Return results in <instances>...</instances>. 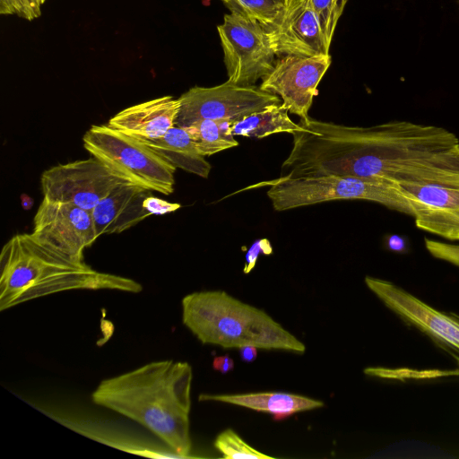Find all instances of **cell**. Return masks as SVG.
<instances>
[{
	"label": "cell",
	"mask_w": 459,
	"mask_h": 459,
	"mask_svg": "<svg viewBox=\"0 0 459 459\" xmlns=\"http://www.w3.org/2000/svg\"><path fill=\"white\" fill-rule=\"evenodd\" d=\"M281 165L288 178L340 175L395 185L459 186V138L448 129L405 120L351 126L299 119Z\"/></svg>",
	"instance_id": "1"
},
{
	"label": "cell",
	"mask_w": 459,
	"mask_h": 459,
	"mask_svg": "<svg viewBox=\"0 0 459 459\" xmlns=\"http://www.w3.org/2000/svg\"><path fill=\"white\" fill-rule=\"evenodd\" d=\"M192 379L187 362L153 361L102 380L91 399L153 432L178 457H188Z\"/></svg>",
	"instance_id": "2"
},
{
	"label": "cell",
	"mask_w": 459,
	"mask_h": 459,
	"mask_svg": "<svg viewBox=\"0 0 459 459\" xmlns=\"http://www.w3.org/2000/svg\"><path fill=\"white\" fill-rule=\"evenodd\" d=\"M0 271L1 311L66 290H143L139 282L99 272L83 260L39 242L31 233H18L7 240L0 253Z\"/></svg>",
	"instance_id": "3"
},
{
	"label": "cell",
	"mask_w": 459,
	"mask_h": 459,
	"mask_svg": "<svg viewBox=\"0 0 459 459\" xmlns=\"http://www.w3.org/2000/svg\"><path fill=\"white\" fill-rule=\"evenodd\" d=\"M182 321L204 344L253 345L303 354L305 344L264 310L223 290L190 293L182 299Z\"/></svg>",
	"instance_id": "4"
},
{
	"label": "cell",
	"mask_w": 459,
	"mask_h": 459,
	"mask_svg": "<svg viewBox=\"0 0 459 459\" xmlns=\"http://www.w3.org/2000/svg\"><path fill=\"white\" fill-rule=\"evenodd\" d=\"M266 195L277 212L337 200H365L412 216L411 207L398 186L352 176L321 175L281 178L267 183Z\"/></svg>",
	"instance_id": "5"
},
{
	"label": "cell",
	"mask_w": 459,
	"mask_h": 459,
	"mask_svg": "<svg viewBox=\"0 0 459 459\" xmlns=\"http://www.w3.org/2000/svg\"><path fill=\"white\" fill-rule=\"evenodd\" d=\"M83 147L128 181L169 195L174 191L175 171L144 142L107 125H92L82 137Z\"/></svg>",
	"instance_id": "6"
},
{
	"label": "cell",
	"mask_w": 459,
	"mask_h": 459,
	"mask_svg": "<svg viewBox=\"0 0 459 459\" xmlns=\"http://www.w3.org/2000/svg\"><path fill=\"white\" fill-rule=\"evenodd\" d=\"M217 30L228 81L243 86L255 85L273 70L276 56L257 20L230 13L224 15Z\"/></svg>",
	"instance_id": "7"
},
{
	"label": "cell",
	"mask_w": 459,
	"mask_h": 459,
	"mask_svg": "<svg viewBox=\"0 0 459 459\" xmlns=\"http://www.w3.org/2000/svg\"><path fill=\"white\" fill-rule=\"evenodd\" d=\"M125 182L130 181L93 156L53 166L40 177L43 198L89 212Z\"/></svg>",
	"instance_id": "8"
},
{
	"label": "cell",
	"mask_w": 459,
	"mask_h": 459,
	"mask_svg": "<svg viewBox=\"0 0 459 459\" xmlns=\"http://www.w3.org/2000/svg\"><path fill=\"white\" fill-rule=\"evenodd\" d=\"M180 110L176 126H188L200 119L237 121L272 104H281V98L259 86H243L230 81L212 86H195L179 98Z\"/></svg>",
	"instance_id": "9"
},
{
	"label": "cell",
	"mask_w": 459,
	"mask_h": 459,
	"mask_svg": "<svg viewBox=\"0 0 459 459\" xmlns=\"http://www.w3.org/2000/svg\"><path fill=\"white\" fill-rule=\"evenodd\" d=\"M331 62L329 54L281 56L259 87L279 96L289 113L299 116L300 119H307L314 98L318 94L317 86Z\"/></svg>",
	"instance_id": "10"
},
{
	"label": "cell",
	"mask_w": 459,
	"mask_h": 459,
	"mask_svg": "<svg viewBox=\"0 0 459 459\" xmlns=\"http://www.w3.org/2000/svg\"><path fill=\"white\" fill-rule=\"evenodd\" d=\"M365 283L388 309L405 323L459 351L458 315L439 311L387 280L366 276Z\"/></svg>",
	"instance_id": "11"
},
{
	"label": "cell",
	"mask_w": 459,
	"mask_h": 459,
	"mask_svg": "<svg viewBox=\"0 0 459 459\" xmlns=\"http://www.w3.org/2000/svg\"><path fill=\"white\" fill-rule=\"evenodd\" d=\"M31 235L39 242L76 259L98 238L91 212L43 198L33 220Z\"/></svg>",
	"instance_id": "12"
},
{
	"label": "cell",
	"mask_w": 459,
	"mask_h": 459,
	"mask_svg": "<svg viewBox=\"0 0 459 459\" xmlns=\"http://www.w3.org/2000/svg\"><path fill=\"white\" fill-rule=\"evenodd\" d=\"M262 25L276 56L329 54L330 44L309 0H290L273 22Z\"/></svg>",
	"instance_id": "13"
},
{
	"label": "cell",
	"mask_w": 459,
	"mask_h": 459,
	"mask_svg": "<svg viewBox=\"0 0 459 459\" xmlns=\"http://www.w3.org/2000/svg\"><path fill=\"white\" fill-rule=\"evenodd\" d=\"M397 186L411 207L418 229L450 241L459 240V186Z\"/></svg>",
	"instance_id": "14"
},
{
	"label": "cell",
	"mask_w": 459,
	"mask_h": 459,
	"mask_svg": "<svg viewBox=\"0 0 459 459\" xmlns=\"http://www.w3.org/2000/svg\"><path fill=\"white\" fill-rule=\"evenodd\" d=\"M179 110V99L166 95L120 110L108 125L133 138L152 142L176 126Z\"/></svg>",
	"instance_id": "15"
},
{
	"label": "cell",
	"mask_w": 459,
	"mask_h": 459,
	"mask_svg": "<svg viewBox=\"0 0 459 459\" xmlns=\"http://www.w3.org/2000/svg\"><path fill=\"white\" fill-rule=\"evenodd\" d=\"M151 192L132 182L114 188L91 212L96 237L121 233L149 217L143 201Z\"/></svg>",
	"instance_id": "16"
},
{
	"label": "cell",
	"mask_w": 459,
	"mask_h": 459,
	"mask_svg": "<svg viewBox=\"0 0 459 459\" xmlns=\"http://www.w3.org/2000/svg\"><path fill=\"white\" fill-rule=\"evenodd\" d=\"M199 401H214L242 406L256 411L268 412L275 420H282L294 413L324 406V403L304 395L281 392H260L236 394H202Z\"/></svg>",
	"instance_id": "17"
},
{
	"label": "cell",
	"mask_w": 459,
	"mask_h": 459,
	"mask_svg": "<svg viewBox=\"0 0 459 459\" xmlns=\"http://www.w3.org/2000/svg\"><path fill=\"white\" fill-rule=\"evenodd\" d=\"M144 143L175 168L204 178H208L212 165L199 152L184 127L175 126L160 138Z\"/></svg>",
	"instance_id": "18"
},
{
	"label": "cell",
	"mask_w": 459,
	"mask_h": 459,
	"mask_svg": "<svg viewBox=\"0 0 459 459\" xmlns=\"http://www.w3.org/2000/svg\"><path fill=\"white\" fill-rule=\"evenodd\" d=\"M301 126L289 117V110L281 104H272L249 114L231 126L233 135L264 138L271 134L300 131Z\"/></svg>",
	"instance_id": "19"
},
{
	"label": "cell",
	"mask_w": 459,
	"mask_h": 459,
	"mask_svg": "<svg viewBox=\"0 0 459 459\" xmlns=\"http://www.w3.org/2000/svg\"><path fill=\"white\" fill-rule=\"evenodd\" d=\"M233 121L200 119L184 127L204 156H211L238 145L231 133Z\"/></svg>",
	"instance_id": "20"
},
{
	"label": "cell",
	"mask_w": 459,
	"mask_h": 459,
	"mask_svg": "<svg viewBox=\"0 0 459 459\" xmlns=\"http://www.w3.org/2000/svg\"><path fill=\"white\" fill-rule=\"evenodd\" d=\"M230 13L257 20L262 24L273 22L284 10L287 0H221Z\"/></svg>",
	"instance_id": "21"
},
{
	"label": "cell",
	"mask_w": 459,
	"mask_h": 459,
	"mask_svg": "<svg viewBox=\"0 0 459 459\" xmlns=\"http://www.w3.org/2000/svg\"><path fill=\"white\" fill-rule=\"evenodd\" d=\"M215 448L227 459H273L245 442L234 430L228 429L221 432L214 441Z\"/></svg>",
	"instance_id": "22"
},
{
	"label": "cell",
	"mask_w": 459,
	"mask_h": 459,
	"mask_svg": "<svg viewBox=\"0 0 459 459\" xmlns=\"http://www.w3.org/2000/svg\"><path fill=\"white\" fill-rule=\"evenodd\" d=\"M324 35L331 45L337 22L348 0H309Z\"/></svg>",
	"instance_id": "23"
},
{
	"label": "cell",
	"mask_w": 459,
	"mask_h": 459,
	"mask_svg": "<svg viewBox=\"0 0 459 459\" xmlns=\"http://www.w3.org/2000/svg\"><path fill=\"white\" fill-rule=\"evenodd\" d=\"M41 4L39 0H0V13L15 14L28 21L38 18Z\"/></svg>",
	"instance_id": "24"
},
{
	"label": "cell",
	"mask_w": 459,
	"mask_h": 459,
	"mask_svg": "<svg viewBox=\"0 0 459 459\" xmlns=\"http://www.w3.org/2000/svg\"><path fill=\"white\" fill-rule=\"evenodd\" d=\"M425 247L435 258L459 267V245L425 238Z\"/></svg>",
	"instance_id": "25"
},
{
	"label": "cell",
	"mask_w": 459,
	"mask_h": 459,
	"mask_svg": "<svg viewBox=\"0 0 459 459\" xmlns=\"http://www.w3.org/2000/svg\"><path fill=\"white\" fill-rule=\"evenodd\" d=\"M272 252L273 247L268 239L263 238L255 241L246 254V263L243 269L244 273L247 274L254 269L261 253L264 255H271Z\"/></svg>",
	"instance_id": "26"
},
{
	"label": "cell",
	"mask_w": 459,
	"mask_h": 459,
	"mask_svg": "<svg viewBox=\"0 0 459 459\" xmlns=\"http://www.w3.org/2000/svg\"><path fill=\"white\" fill-rule=\"evenodd\" d=\"M143 207L151 213V215H162L178 210L181 207V204L178 203H169L150 195L144 199Z\"/></svg>",
	"instance_id": "27"
},
{
	"label": "cell",
	"mask_w": 459,
	"mask_h": 459,
	"mask_svg": "<svg viewBox=\"0 0 459 459\" xmlns=\"http://www.w3.org/2000/svg\"><path fill=\"white\" fill-rule=\"evenodd\" d=\"M213 369L226 374L234 368V360L228 354L215 357L212 360Z\"/></svg>",
	"instance_id": "28"
},
{
	"label": "cell",
	"mask_w": 459,
	"mask_h": 459,
	"mask_svg": "<svg viewBox=\"0 0 459 459\" xmlns=\"http://www.w3.org/2000/svg\"><path fill=\"white\" fill-rule=\"evenodd\" d=\"M257 349L253 345H245L238 348L240 359L245 362H252L257 358Z\"/></svg>",
	"instance_id": "29"
},
{
	"label": "cell",
	"mask_w": 459,
	"mask_h": 459,
	"mask_svg": "<svg viewBox=\"0 0 459 459\" xmlns=\"http://www.w3.org/2000/svg\"><path fill=\"white\" fill-rule=\"evenodd\" d=\"M388 247L391 250L395 252H403L405 250L404 241L396 236H393L389 238Z\"/></svg>",
	"instance_id": "30"
},
{
	"label": "cell",
	"mask_w": 459,
	"mask_h": 459,
	"mask_svg": "<svg viewBox=\"0 0 459 459\" xmlns=\"http://www.w3.org/2000/svg\"><path fill=\"white\" fill-rule=\"evenodd\" d=\"M45 1L46 0H39V2L40 3L41 5L45 3Z\"/></svg>",
	"instance_id": "31"
},
{
	"label": "cell",
	"mask_w": 459,
	"mask_h": 459,
	"mask_svg": "<svg viewBox=\"0 0 459 459\" xmlns=\"http://www.w3.org/2000/svg\"><path fill=\"white\" fill-rule=\"evenodd\" d=\"M290 0H287V2H289Z\"/></svg>",
	"instance_id": "32"
}]
</instances>
